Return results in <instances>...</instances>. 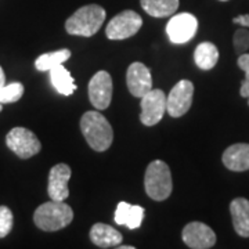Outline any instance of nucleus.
Segmentation results:
<instances>
[{"instance_id":"nucleus-1","label":"nucleus","mask_w":249,"mask_h":249,"mask_svg":"<svg viewBox=\"0 0 249 249\" xmlns=\"http://www.w3.org/2000/svg\"><path fill=\"white\" fill-rule=\"evenodd\" d=\"M80 130L90 147L97 152L107 151L114 140V130L107 118L98 111H88L80 118Z\"/></svg>"},{"instance_id":"nucleus-2","label":"nucleus","mask_w":249,"mask_h":249,"mask_svg":"<svg viewBox=\"0 0 249 249\" xmlns=\"http://www.w3.org/2000/svg\"><path fill=\"white\" fill-rule=\"evenodd\" d=\"M106 10L98 4H88L78 9L65 21V31L70 35L90 37L97 34L106 21Z\"/></svg>"},{"instance_id":"nucleus-3","label":"nucleus","mask_w":249,"mask_h":249,"mask_svg":"<svg viewBox=\"0 0 249 249\" xmlns=\"http://www.w3.org/2000/svg\"><path fill=\"white\" fill-rule=\"evenodd\" d=\"M73 219V211L64 201H49L37 206L34 213L36 227L43 231H58L70 226Z\"/></svg>"},{"instance_id":"nucleus-4","label":"nucleus","mask_w":249,"mask_h":249,"mask_svg":"<svg viewBox=\"0 0 249 249\" xmlns=\"http://www.w3.org/2000/svg\"><path fill=\"white\" fill-rule=\"evenodd\" d=\"M145 193L154 201L168 199L173 190V181L169 166L163 160H152L147 166L144 176Z\"/></svg>"},{"instance_id":"nucleus-5","label":"nucleus","mask_w":249,"mask_h":249,"mask_svg":"<svg viewBox=\"0 0 249 249\" xmlns=\"http://www.w3.org/2000/svg\"><path fill=\"white\" fill-rule=\"evenodd\" d=\"M6 144L22 160H28L42 150V144L34 132L25 127H14L6 136Z\"/></svg>"},{"instance_id":"nucleus-6","label":"nucleus","mask_w":249,"mask_h":249,"mask_svg":"<svg viewBox=\"0 0 249 249\" xmlns=\"http://www.w3.org/2000/svg\"><path fill=\"white\" fill-rule=\"evenodd\" d=\"M142 25V18L133 11L124 10L108 22L106 35L111 40H124L136 35Z\"/></svg>"},{"instance_id":"nucleus-7","label":"nucleus","mask_w":249,"mask_h":249,"mask_svg":"<svg viewBox=\"0 0 249 249\" xmlns=\"http://www.w3.org/2000/svg\"><path fill=\"white\" fill-rule=\"evenodd\" d=\"M194 85L190 80L183 79L175 85L166 97V112L172 118H180L186 115L193 104Z\"/></svg>"},{"instance_id":"nucleus-8","label":"nucleus","mask_w":249,"mask_h":249,"mask_svg":"<svg viewBox=\"0 0 249 249\" xmlns=\"http://www.w3.org/2000/svg\"><path fill=\"white\" fill-rule=\"evenodd\" d=\"M196 29L198 19L190 13H181L170 18L166 25V34L172 43L184 45L196 36Z\"/></svg>"},{"instance_id":"nucleus-9","label":"nucleus","mask_w":249,"mask_h":249,"mask_svg":"<svg viewBox=\"0 0 249 249\" xmlns=\"http://www.w3.org/2000/svg\"><path fill=\"white\" fill-rule=\"evenodd\" d=\"M166 112V96L160 89H151L142 97L140 121L145 126H154Z\"/></svg>"},{"instance_id":"nucleus-10","label":"nucleus","mask_w":249,"mask_h":249,"mask_svg":"<svg viewBox=\"0 0 249 249\" xmlns=\"http://www.w3.org/2000/svg\"><path fill=\"white\" fill-rule=\"evenodd\" d=\"M89 100L96 109H106L112 100V78L107 71H98L89 82Z\"/></svg>"},{"instance_id":"nucleus-11","label":"nucleus","mask_w":249,"mask_h":249,"mask_svg":"<svg viewBox=\"0 0 249 249\" xmlns=\"http://www.w3.org/2000/svg\"><path fill=\"white\" fill-rule=\"evenodd\" d=\"M183 242L191 249H209L216 244V234L205 223L191 222L181 232Z\"/></svg>"},{"instance_id":"nucleus-12","label":"nucleus","mask_w":249,"mask_h":249,"mask_svg":"<svg viewBox=\"0 0 249 249\" xmlns=\"http://www.w3.org/2000/svg\"><path fill=\"white\" fill-rule=\"evenodd\" d=\"M126 85L130 94L142 98L152 89L151 71L142 62H133L126 72Z\"/></svg>"},{"instance_id":"nucleus-13","label":"nucleus","mask_w":249,"mask_h":249,"mask_svg":"<svg viewBox=\"0 0 249 249\" xmlns=\"http://www.w3.org/2000/svg\"><path fill=\"white\" fill-rule=\"evenodd\" d=\"M71 168L67 163H57L49 173L47 193L53 201H64L70 196L68 181L71 178Z\"/></svg>"},{"instance_id":"nucleus-14","label":"nucleus","mask_w":249,"mask_h":249,"mask_svg":"<svg viewBox=\"0 0 249 249\" xmlns=\"http://www.w3.org/2000/svg\"><path fill=\"white\" fill-rule=\"evenodd\" d=\"M223 163L232 172H244L249 169V144L237 142L223 152Z\"/></svg>"},{"instance_id":"nucleus-15","label":"nucleus","mask_w":249,"mask_h":249,"mask_svg":"<svg viewBox=\"0 0 249 249\" xmlns=\"http://www.w3.org/2000/svg\"><path fill=\"white\" fill-rule=\"evenodd\" d=\"M90 240L100 248H114L122 242L124 237L112 226H108L104 223H96L90 229Z\"/></svg>"},{"instance_id":"nucleus-16","label":"nucleus","mask_w":249,"mask_h":249,"mask_svg":"<svg viewBox=\"0 0 249 249\" xmlns=\"http://www.w3.org/2000/svg\"><path fill=\"white\" fill-rule=\"evenodd\" d=\"M232 226L241 237H249V201L247 198H235L230 204Z\"/></svg>"},{"instance_id":"nucleus-17","label":"nucleus","mask_w":249,"mask_h":249,"mask_svg":"<svg viewBox=\"0 0 249 249\" xmlns=\"http://www.w3.org/2000/svg\"><path fill=\"white\" fill-rule=\"evenodd\" d=\"M144 219V208L127 202H119L115 211V222L119 226H127L130 230H136L142 226Z\"/></svg>"},{"instance_id":"nucleus-18","label":"nucleus","mask_w":249,"mask_h":249,"mask_svg":"<svg viewBox=\"0 0 249 249\" xmlns=\"http://www.w3.org/2000/svg\"><path fill=\"white\" fill-rule=\"evenodd\" d=\"M50 82L54 86V89L57 90L62 96H71L76 90L75 80L72 78V75L67 68H64L61 65H57L50 70Z\"/></svg>"},{"instance_id":"nucleus-19","label":"nucleus","mask_w":249,"mask_h":249,"mask_svg":"<svg viewBox=\"0 0 249 249\" xmlns=\"http://www.w3.org/2000/svg\"><path fill=\"white\" fill-rule=\"evenodd\" d=\"M194 61H196V67L204 70V71L212 70L219 61L217 47L211 42L199 43L196 46V52H194Z\"/></svg>"},{"instance_id":"nucleus-20","label":"nucleus","mask_w":249,"mask_h":249,"mask_svg":"<svg viewBox=\"0 0 249 249\" xmlns=\"http://www.w3.org/2000/svg\"><path fill=\"white\" fill-rule=\"evenodd\" d=\"M142 10L151 17H170L178 9V0H140Z\"/></svg>"},{"instance_id":"nucleus-21","label":"nucleus","mask_w":249,"mask_h":249,"mask_svg":"<svg viewBox=\"0 0 249 249\" xmlns=\"http://www.w3.org/2000/svg\"><path fill=\"white\" fill-rule=\"evenodd\" d=\"M70 57H71V52L68 49H61L57 52L42 54L35 61V67L37 71H50L54 67L64 64Z\"/></svg>"},{"instance_id":"nucleus-22","label":"nucleus","mask_w":249,"mask_h":249,"mask_svg":"<svg viewBox=\"0 0 249 249\" xmlns=\"http://www.w3.org/2000/svg\"><path fill=\"white\" fill-rule=\"evenodd\" d=\"M24 94V86L19 82H13L0 88V104L16 103Z\"/></svg>"},{"instance_id":"nucleus-23","label":"nucleus","mask_w":249,"mask_h":249,"mask_svg":"<svg viewBox=\"0 0 249 249\" xmlns=\"http://www.w3.org/2000/svg\"><path fill=\"white\" fill-rule=\"evenodd\" d=\"M237 64H238V67H240L241 70L245 72V79H244L242 85H241L240 94L242 97L248 98L249 106V54H240Z\"/></svg>"},{"instance_id":"nucleus-24","label":"nucleus","mask_w":249,"mask_h":249,"mask_svg":"<svg viewBox=\"0 0 249 249\" xmlns=\"http://www.w3.org/2000/svg\"><path fill=\"white\" fill-rule=\"evenodd\" d=\"M14 217L7 206H0V238H4L9 235V232L13 229Z\"/></svg>"},{"instance_id":"nucleus-25","label":"nucleus","mask_w":249,"mask_h":249,"mask_svg":"<svg viewBox=\"0 0 249 249\" xmlns=\"http://www.w3.org/2000/svg\"><path fill=\"white\" fill-rule=\"evenodd\" d=\"M234 49L238 54H244L249 49V31L241 28L234 34Z\"/></svg>"},{"instance_id":"nucleus-26","label":"nucleus","mask_w":249,"mask_h":249,"mask_svg":"<svg viewBox=\"0 0 249 249\" xmlns=\"http://www.w3.org/2000/svg\"><path fill=\"white\" fill-rule=\"evenodd\" d=\"M232 22L234 24H238L241 27L249 28V14H242V16L232 18Z\"/></svg>"},{"instance_id":"nucleus-27","label":"nucleus","mask_w":249,"mask_h":249,"mask_svg":"<svg viewBox=\"0 0 249 249\" xmlns=\"http://www.w3.org/2000/svg\"><path fill=\"white\" fill-rule=\"evenodd\" d=\"M4 83H6V76H4L3 68L0 67V88H1V86H4Z\"/></svg>"},{"instance_id":"nucleus-28","label":"nucleus","mask_w":249,"mask_h":249,"mask_svg":"<svg viewBox=\"0 0 249 249\" xmlns=\"http://www.w3.org/2000/svg\"><path fill=\"white\" fill-rule=\"evenodd\" d=\"M119 249H133L134 247H127V245H118Z\"/></svg>"},{"instance_id":"nucleus-29","label":"nucleus","mask_w":249,"mask_h":249,"mask_svg":"<svg viewBox=\"0 0 249 249\" xmlns=\"http://www.w3.org/2000/svg\"><path fill=\"white\" fill-rule=\"evenodd\" d=\"M1 109H3V104H0V112H1Z\"/></svg>"},{"instance_id":"nucleus-30","label":"nucleus","mask_w":249,"mask_h":249,"mask_svg":"<svg viewBox=\"0 0 249 249\" xmlns=\"http://www.w3.org/2000/svg\"><path fill=\"white\" fill-rule=\"evenodd\" d=\"M220 1H227V0H220Z\"/></svg>"}]
</instances>
